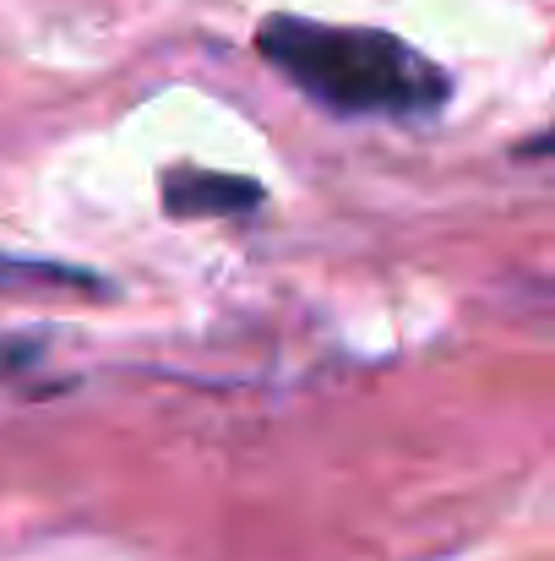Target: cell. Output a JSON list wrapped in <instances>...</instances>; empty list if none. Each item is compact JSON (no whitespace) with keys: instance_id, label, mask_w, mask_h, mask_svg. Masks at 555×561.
I'll use <instances>...</instances> for the list:
<instances>
[{"instance_id":"2","label":"cell","mask_w":555,"mask_h":561,"mask_svg":"<svg viewBox=\"0 0 555 561\" xmlns=\"http://www.w3.org/2000/svg\"><path fill=\"white\" fill-rule=\"evenodd\" d=\"M159 202L170 218H251L262 202H267V186L251 181V175H218V170H190V164H175L164 170L159 181Z\"/></svg>"},{"instance_id":"3","label":"cell","mask_w":555,"mask_h":561,"mask_svg":"<svg viewBox=\"0 0 555 561\" xmlns=\"http://www.w3.org/2000/svg\"><path fill=\"white\" fill-rule=\"evenodd\" d=\"M0 295H88V300H109L115 284L104 273L82 267V262L0 251Z\"/></svg>"},{"instance_id":"1","label":"cell","mask_w":555,"mask_h":561,"mask_svg":"<svg viewBox=\"0 0 555 561\" xmlns=\"http://www.w3.org/2000/svg\"><path fill=\"white\" fill-rule=\"evenodd\" d=\"M256 55L316 110L344 121H430L452 104V77L381 27L278 11L256 27Z\"/></svg>"},{"instance_id":"4","label":"cell","mask_w":555,"mask_h":561,"mask_svg":"<svg viewBox=\"0 0 555 561\" xmlns=\"http://www.w3.org/2000/svg\"><path fill=\"white\" fill-rule=\"evenodd\" d=\"M551 153H555V126L540 131V137H529V142L518 148V159H551Z\"/></svg>"}]
</instances>
